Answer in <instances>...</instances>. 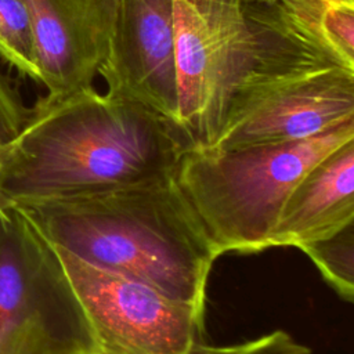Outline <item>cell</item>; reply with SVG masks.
I'll use <instances>...</instances> for the list:
<instances>
[{
  "instance_id": "7c38bea8",
  "label": "cell",
  "mask_w": 354,
  "mask_h": 354,
  "mask_svg": "<svg viewBox=\"0 0 354 354\" xmlns=\"http://www.w3.org/2000/svg\"><path fill=\"white\" fill-rule=\"evenodd\" d=\"M0 58L40 83L33 28L24 0H0Z\"/></svg>"
},
{
  "instance_id": "8992f818",
  "label": "cell",
  "mask_w": 354,
  "mask_h": 354,
  "mask_svg": "<svg viewBox=\"0 0 354 354\" xmlns=\"http://www.w3.org/2000/svg\"><path fill=\"white\" fill-rule=\"evenodd\" d=\"M171 1L178 124L194 148H210L253 65L256 37L243 0Z\"/></svg>"
},
{
  "instance_id": "9a60e30c",
  "label": "cell",
  "mask_w": 354,
  "mask_h": 354,
  "mask_svg": "<svg viewBox=\"0 0 354 354\" xmlns=\"http://www.w3.org/2000/svg\"><path fill=\"white\" fill-rule=\"evenodd\" d=\"M29 115L19 91L0 72V145L12 140Z\"/></svg>"
},
{
  "instance_id": "277c9868",
  "label": "cell",
  "mask_w": 354,
  "mask_h": 354,
  "mask_svg": "<svg viewBox=\"0 0 354 354\" xmlns=\"http://www.w3.org/2000/svg\"><path fill=\"white\" fill-rule=\"evenodd\" d=\"M351 140L354 120L282 144L192 148L176 170V183L218 254L256 253L270 248V234L296 181Z\"/></svg>"
},
{
  "instance_id": "7a4b0ae2",
  "label": "cell",
  "mask_w": 354,
  "mask_h": 354,
  "mask_svg": "<svg viewBox=\"0 0 354 354\" xmlns=\"http://www.w3.org/2000/svg\"><path fill=\"white\" fill-rule=\"evenodd\" d=\"M57 249L205 314L220 256L176 174L104 192L12 203Z\"/></svg>"
},
{
  "instance_id": "8fae6325",
  "label": "cell",
  "mask_w": 354,
  "mask_h": 354,
  "mask_svg": "<svg viewBox=\"0 0 354 354\" xmlns=\"http://www.w3.org/2000/svg\"><path fill=\"white\" fill-rule=\"evenodd\" d=\"M346 301L354 299V221L337 232L299 246Z\"/></svg>"
},
{
  "instance_id": "ac0fdd59",
  "label": "cell",
  "mask_w": 354,
  "mask_h": 354,
  "mask_svg": "<svg viewBox=\"0 0 354 354\" xmlns=\"http://www.w3.org/2000/svg\"><path fill=\"white\" fill-rule=\"evenodd\" d=\"M1 206H3V205H1V203H0V209H1Z\"/></svg>"
},
{
  "instance_id": "30bf717a",
  "label": "cell",
  "mask_w": 354,
  "mask_h": 354,
  "mask_svg": "<svg viewBox=\"0 0 354 354\" xmlns=\"http://www.w3.org/2000/svg\"><path fill=\"white\" fill-rule=\"evenodd\" d=\"M354 140L337 147L296 181L268 246H296L329 236L354 221Z\"/></svg>"
},
{
  "instance_id": "e0dca14e",
  "label": "cell",
  "mask_w": 354,
  "mask_h": 354,
  "mask_svg": "<svg viewBox=\"0 0 354 354\" xmlns=\"http://www.w3.org/2000/svg\"><path fill=\"white\" fill-rule=\"evenodd\" d=\"M90 354H115V353H111V351H106V350H102V348H98Z\"/></svg>"
},
{
  "instance_id": "4fadbf2b",
  "label": "cell",
  "mask_w": 354,
  "mask_h": 354,
  "mask_svg": "<svg viewBox=\"0 0 354 354\" xmlns=\"http://www.w3.org/2000/svg\"><path fill=\"white\" fill-rule=\"evenodd\" d=\"M317 28L325 44L347 68L354 69V0L328 1Z\"/></svg>"
},
{
  "instance_id": "2e32d148",
  "label": "cell",
  "mask_w": 354,
  "mask_h": 354,
  "mask_svg": "<svg viewBox=\"0 0 354 354\" xmlns=\"http://www.w3.org/2000/svg\"><path fill=\"white\" fill-rule=\"evenodd\" d=\"M282 1L286 3L289 7H292L300 15L318 24V18L322 8L330 0H282Z\"/></svg>"
},
{
  "instance_id": "5b68a950",
  "label": "cell",
  "mask_w": 354,
  "mask_h": 354,
  "mask_svg": "<svg viewBox=\"0 0 354 354\" xmlns=\"http://www.w3.org/2000/svg\"><path fill=\"white\" fill-rule=\"evenodd\" d=\"M90 322L53 245L15 206L0 209V354H90Z\"/></svg>"
},
{
  "instance_id": "52a82bcc",
  "label": "cell",
  "mask_w": 354,
  "mask_h": 354,
  "mask_svg": "<svg viewBox=\"0 0 354 354\" xmlns=\"http://www.w3.org/2000/svg\"><path fill=\"white\" fill-rule=\"evenodd\" d=\"M54 249L100 348L115 354H187L202 342L203 313Z\"/></svg>"
},
{
  "instance_id": "3957f363",
  "label": "cell",
  "mask_w": 354,
  "mask_h": 354,
  "mask_svg": "<svg viewBox=\"0 0 354 354\" xmlns=\"http://www.w3.org/2000/svg\"><path fill=\"white\" fill-rule=\"evenodd\" d=\"M243 7L254 61L210 148L297 141L354 120V69L325 44L317 22L282 0H243Z\"/></svg>"
},
{
  "instance_id": "9c48e42d",
  "label": "cell",
  "mask_w": 354,
  "mask_h": 354,
  "mask_svg": "<svg viewBox=\"0 0 354 354\" xmlns=\"http://www.w3.org/2000/svg\"><path fill=\"white\" fill-rule=\"evenodd\" d=\"M40 83L48 94L93 86L113 32L119 0H24Z\"/></svg>"
},
{
  "instance_id": "5bb4252c",
  "label": "cell",
  "mask_w": 354,
  "mask_h": 354,
  "mask_svg": "<svg viewBox=\"0 0 354 354\" xmlns=\"http://www.w3.org/2000/svg\"><path fill=\"white\" fill-rule=\"evenodd\" d=\"M187 354H313L283 330H274L257 339L228 346H209L198 342Z\"/></svg>"
},
{
  "instance_id": "ba28073f",
  "label": "cell",
  "mask_w": 354,
  "mask_h": 354,
  "mask_svg": "<svg viewBox=\"0 0 354 354\" xmlns=\"http://www.w3.org/2000/svg\"><path fill=\"white\" fill-rule=\"evenodd\" d=\"M97 73L106 84V95L138 102L180 126L173 1L119 0Z\"/></svg>"
},
{
  "instance_id": "6da1fadb",
  "label": "cell",
  "mask_w": 354,
  "mask_h": 354,
  "mask_svg": "<svg viewBox=\"0 0 354 354\" xmlns=\"http://www.w3.org/2000/svg\"><path fill=\"white\" fill-rule=\"evenodd\" d=\"M192 144L149 108L93 86L46 94L0 145V203L90 195L176 174Z\"/></svg>"
}]
</instances>
